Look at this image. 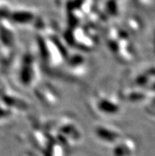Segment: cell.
I'll list each match as a JSON object with an SVG mask.
<instances>
[{"label":"cell","mask_w":155,"mask_h":156,"mask_svg":"<svg viewBox=\"0 0 155 156\" xmlns=\"http://www.w3.org/2000/svg\"><path fill=\"white\" fill-rule=\"evenodd\" d=\"M6 111L3 110V109H0V118L2 117H4V116H6Z\"/></svg>","instance_id":"obj_1"}]
</instances>
